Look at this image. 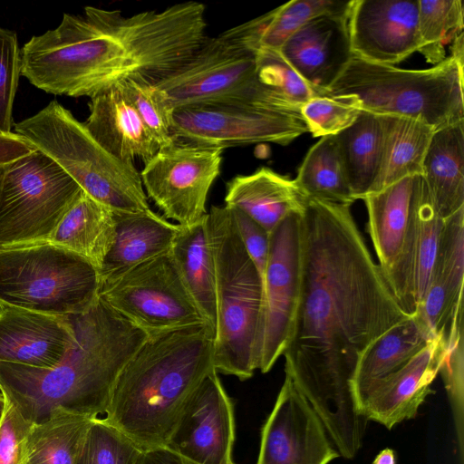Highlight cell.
I'll use <instances>...</instances> for the list:
<instances>
[{
	"mask_svg": "<svg viewBox=\"0 0 464 464\" xmlns=\"http://www.w3.org/2000/svg\"><path fill=\"white\" fill-rule=\"evenodd\" d=\"M351 5L352 0H292L220 35L254 53L261 48L278 50L310 20L325 14L346 12Z\"/></svg>",
	"mask_w": 464,
	"mask_h": 464,
	"instance_id": "obj_27",
	"label": "cell"
},
{
	"mask_svg": "<svg viewBox=\"0 0 464 464\" xmlns=\"http://www.w3.org/2000/svg\"><path fill=\"white\" fill-rule=\"evenodd\" d=\"M362 111L351 96H317L301 107V115L314 137L337 135L348 128Z\"/></svg>",
	"mask_w": 464,
	"mask_h": 464,
	"instance_id": "obj_41",
	"label": "cell"
},
{
	"mask_svg": "<svg viewBox=\"0 0 464 464\" xmlns=\"http://www.w3.org/2000/svg\"><path fill=\"white\" fill-rule=\"evenodd\" d=\"M82 188L38 150L4 166L0 248L50 239Z\"/></svg>",
	"mask_w": 464,
	"mask_h": 464,
	"instance_id": "obj_10",
	"label": "cell"
},
{
	"mask_svg": "<svg viewBox=\"0 0 464 464\" xmlns=\"http://www.w3.org/2000/svg\"><path fill=\"white\" fill-rule=\"evenodd\" d=\"M3 171H4V166H0V182H1L2 175H3Z\"/></svg>",
	"mask_w": 464,
	"mask_h": 464,
	"instance_id": "obj_50",
	"label": "cell"
},
{
	"mask_svg": "<svg viewBox=\"0 0 464 464\" xmlns=\"http://www.w3.org/2000/svg\"><path fill=\"white\" fill-rule=\"evenodd\" d=\"M118 87L123 90L160 148L174 142L172 127L175 110L156 84L131 81Z\"/></svg>",
	"mask_w": 464,
	"mask_h": 464,
	"instance_id": "obj_38",
	"label": "cell"
},
{
	"mask_svg": "<svg viewBox=\"0 0 464 464\" xmlns=\"http://www.w3.org/2000/svg\"><path fill=\"white\" fill-rule=\"evenodd\" d=\"M136 464H197L168 446L141 450Z\"/></svg>",
	"mask_w": 464,
	"mask_h": 464,
	"instance_id": "obj_46",
	"label": "cell"
},
{
	"mask_svg": "<svg viewBox=\"0 0 464 464\" xmlns=\"http://www.w3.org/2000/svg\"><path fill=\"white\" fill-rule=\"evenodd\" d=\"M421 176L442 218L464 208V120L435 130Z\"/></svg>",
	"mask_w": 464,
	"mask_h": 464,
	"instance_id": "obj_26",
	"label": "cell"
},
{
	"mask_svg": "<svg viewBox=\"0 0 464 464\" xmlns=\"http://www.w3.org/2000/svg\"><path fill=\"white\" fill-rule=\"evenodd\" d=\"M140 451L116 428L96 418L75 464H136Z\"/></svg>",
	"mask_w": 464,
	"mask_h": 464,
	"instance_id": "obj_40",
	"label": "cell"
},
{
	"mask_svg": "<svg viewBox=\"0 0 464 464\" xmlns=\"http://www.w3.org/2000/svg\"><path fill=\"white\" fill-rule=\"evenodd\" d=\"M372 464H396V456L392 449L382 450L374 459Z\"/></svg>",
	"mask_w": 464,
	"mask_h": 464,
	"instance_id": "obj_48",
	"label": "cell"
},
{
	"mask_svg": "<svg viewBox=\"0 0 464 464\" xmlns=\"http://www.w3.org/2000/svg\"><path fill=\"white\" fill-rule=\"evenodd\" d=\"M114 238L113 211L82 189L48 241L84 258L99 273Z\"/></svg>",
	"mask_w": 464,
	"mask_h": 464,
	"instance_id": "obj_29",
	"label": "cell"
},
{
	"mask_svg": "<svg viewBox=\"0 0 464 464\" xmlns=\"http://www.w3.org/2000/svg\"><path fill=\"white\" fill-rule=\"evenodd\" d=\"M227 208L231 211L240 240L256 268L263 285L269 252V233L243 211L236 208Z\"/></svg>",
	"mask_w": 464,
	"mask_h": 464,
	"instance_id": "obj_43",
	"label": "cell"
},
{
	"mask_svg": "<svg viewBox=\"0 0 464 464\" xmlns=\"http://www.w3.org/2000/svg\"><path fill=\"white\" fill-rule=\"evenodd\" d=\"M301 214L285 217L269 234L256 370L269 372L289 339L301 288Z\"/></svg>",
	"mask_w": 464,
	"mask_h": 464,
	"instance_id": "obj_14",
	"label": "cell"
},
{
	"mask_svg": "<svg viewBox=\"0 0 464 464\" xmlns=\"http://www.w3.org/2000/svg\"><path fill=\"white\" fill-rule=\"evenodd\" d=\"M444 218L439 214L423 179L417 211V232L411 251V290L416 311L427 292Z\"/></svg>",
	"mask_w": 464,
	"mask_h": 464,
	"instance_id": "obj_36",
	"label": "cell"
},
{
	"mask_svg": "<svg viewBox=\"0 0 464 464\" xmlns=\"http://www.w3.org/2000/svg\"><path fill=\"white\" fill-rule=\"evenodd\" d=\"M307 131L302 116L250 105L201 104L173 113L174 141L222 150L262 142L287 145Z\"/></svg>",
	"mask_w": 464,
	"mask_h": 464,
	"instance_id": "obj_15",
	"label": "cell"
},
{
	"mask_svg": "<svg viewBox=\"0 0 464 464\" xmlns=\"http://www.w3.org/2000/svg\"><path fill=\"white\" fill-rule=\"evenodd\" d=\"M31 426L7 401L0 422V464H22L24 443Z\"/></svg>",
	"mask_w": 464,
	"mask_h": 464,
	"instance_id": "obj_44",
	"label": "cell"
},
{
	"mask_svg": "<svg viewBox=\"0 0 464 464\" xmlns=\"http://www.w3.org/2000/svg\"><path fill=\"white\" fill-rule=\"evenodd\" d=\"M98 296L149 335L207 323L169 252L101 279Z\"/></svg>",
	"mask_w": 464,
	"mask_h": 464,
	"instance_id": "obj_11",
	"label": "cell"
},
{
	"mask_svg": "<svg viewBox=\"0 0 464 464\" xmlns=\"http://www.w3.org/2000/svg\"><path fill=\"white\" fill-rule=\"evenodd\" d=\"M421 175L406 177L367 194V231L379 266L393 295L409 315L416 313L411 290V251L417 232Z\"/></svg>",
	"mask_w": 464,
	"mask_h": 464,
	"instance_id": "obj_12",
	"label": "cell"
},
{
	"mask_svg": "<svg viewBox=\"0 0 464 464\" xmlns=\"http://www.w3.org/2000/svg\"><path fill=\"white\" fill-rule=\"evenodd\" d=\"M326 96H351L363 111L419 119L436 130L464 120L463 66L451 56L424 70L353 56Z\"/></svg>",
	"mask_w": 464,
	"mask_h": 464,
	"instance_id": "obj_7",
	"label": "cell"
},
{
	"mask_svg": "<svg viewBox=\"0 0 464 464\" xmlns=\"http://www.w3.org/2000/svg\"><path fill=\"white\" fill-rule=\"evenodd\" d=\"M464 34L463 32L452 41L451 57L461 66H464Z\"/></svg>",
	"mask_w": 464,
	"mask_h": 464,
	"instance_id": "obj_47",
	"label": "cell"
},
{
	"mask_svg": "<svg viewBox=\"0 0 464 464\" xmlns=\"http://www.w3.org/2000/svg\"><path fill=\"white\" fill-rule=\"evenodd\" d=\"M169 254L185 288L204 320L216 333L215 269L208 237L207 216L191 226L179 225Z\"/></svg>",
	"mask_w": 464,
	"mask_h": 464,
	"instance_id": "obj_30",
	"label": "cell"
},
{
	"mask_svg": "<svg viewBox=\"0 0 464 464\" xmlns=\"http://www.w3.org/2000/svg\"><path fill=\"white\" fill-rule=\"evenodd\" d=\"M256 63L260 82L300 110L309 100L324 96L309 84L278 50L259 49L256 53Z\"/></svg>",
	"mask_w": 464,
	"mask_h": 464,
	"instance_id": "obj_37",
	"label": "cell"
},
{
	"mask_svg": "<svg viewBox=\"0 0 464 464\" xmlns=\"http://www.w3.org/2000/svg\"><path fill=\"white\" fill-rule=\"evenodd\" d=\"M384 142L378 177L369 193L406 178L421 175L423 159L435 128L410 117L381 115ZM368 193V194H369Z\"/></svg>",
	"mask_w": 464,
	"mask_h": 464,
	"instance_id": "obj_31",
	"label": "cell"
},
{
	"mask_svg": "<svg viewBox=\"0 0 464 464\" xmlns=\"http://www.w3.org/2000/svg\"><path fill=\"white\" fill-rule=\"evenodd\" d=\"M434 338L413 314L375 341L361 358L353 377V393L360 412L372 389L405 365Z\"/></svg>",
	"mask_w": 464,
	"mask_h": 464,
	"instance_id": "obj_28",
	"label": "cell"
},
{
	"mask_svg": "<svg viewBox=\"0 0 464 464\" xmlns=\"http://www.w3.org/2000/svg\"><path fill=\"white\" fill-rule=\"evenodd\" d=\"M222 149L175 140L160 147L140 172L143 188L166 219L191 226L208 212V195L218 177Z\"/></svg>",
	"mask_w": 464,
	"mask_h": 464,
	"instance_id": "obj_13",
	"label": "cell"
},
{
	"mask_svg": "<svg viewBox=\"0 0 464 464\" xmlns=\"http://www.w3.org/2000/svg\"><path fill=\"white\" fill-rule=\"evenodd\" d=\"M21 75V50L16 34L0 26V134L13 127V106Z\"/></svg>",
	"mask_w": 464,
	"mask_h": 464,
	"instance_id": "obj_42",
	"label": "cell"
},
{
	"mask_svg": "<svg viewBox=\"0 0 464 464\" xmlns=\"http://www.w3.org/2000/svg\"><path fill=\"white\" fill-rule=\"evenodd\" d=\"M35 149L14 132L0 134V166L9 164Z\"/></svg>",
	"mask_w": 464,
	"mask_h": 464,
	"instance_id": "obj_45",
	"label": "cell"
},
{
	"mask_svg": "<svg viewBox=\"0 0 464 464\" xmlns=\"http://www.w3.org/2000/svg\"><path fill=\"white\" fill-rule=\"evenodd\" d=\"M445 345V334H438L405 365L379 382L362 402V415L388 430L414 419L426 397L433 392L431 384L439 374Z\"/></svg>",
	"mask_w": 464,
	"mask_h": 464,
	"instance_id": "obj_20",
	"label": "cell"
},
{
	"mask_svg": "<svg viewBox=\"0 0 464 464\" xmlns=\"http://www.w3.org/2000/svg\"><path fill=\"white\" fill-rule=\"evenodd\" d=\"M14 133L51 158L90 197L113 212L150 210L134 165L111 155L56 101L14 124Z\"/></svg>",
	"mask_w": 464,
	"mask_h": 464,
	"instance_id": "obj_6",
	"label": "cell"
},
{
	"mask_svg": "<svg viewBox=\"0 0 464 464\" xmlns=\"http://www.w3.org/2000/svg\"><path fill=\"white\" fill-rule=\"evenodd\" d=\"M84 125L111 155L123 163L149 162L160 145L121 87L91 98Z\"/></svg>",
	"mask_w": 464,
	"mask_h": 464,
	"instance_id": "obj_23",
	"label": "cell"
},
{
	"mask_svg": "<svg viewBox=\"0 0 464 464\" xmlns=\"http://www.w3.org/2000/svg\"><path fill=\"white\" fill-rule=\"evenodd\" d=\"M208 323L149 335L122 369L102 418L140 450L167 446L203 379L215 370Z\"/></svg>",
	"mask_w": 464,
	"mask_h": 464,
	"instance_id": "obj_4",
	"label": "cell"
},
{
	"mask_svg": "<svg viewBox=\"0 0 464 464\" xmlns=\"http://www.w3.org/2000/svg\"><path fill=\"white\" fill-rule=\"evenodd\" d=\"M207 231L216 283L214 368L217 372L245 381L256 370V350L263 307L262 281L226 205L210 208Z\"/></svg>",
	"mask_w": 464,
	"mask_h": 464,
	"instance_id": "obj_5",
	"label": "cell"
},
{
	"mask_svg": "<svg viewBox=\"0 0 464 464\" xmlns=\"http://www.w3.org/2000/svg\"><path fill=\"white\" fill-rule=\"evenodd\" d=\"M305 200L294 179L266 167L237 175L226 185L225 205L243 211L269 234L288 215L302 213Z\"/></svg>",
	"mask_w": 464,
	"mask_h": 464,
	"instance_id": "obj_24",
	"label": "cell"
},
{
	"mask_svg": "<svg viewBox=\"0 0 464 464\" xmlns=\"http://www.w3.org/2000/svg\"><path fill=\"white\" fill-rule=\"evenodd\" d=\"M294 180L305 198L344 205L355 201L335 135L322 137L309 149Z\"/></svg>",
	"mask_w": 464,
	"mask_h": 464,
	"instance_id": "obj_34",
	"label": "cell"
},
{
	"mask_svg": "<svg viewBox=\"0 0 464 464\" xmlns=\"http://www.w3.org/2000/svg\"><path fill=\"white\" fill-rule=\"evenodd\" d=\"M113 214L115 238L99 271L100 280L168 253L179 229V224L168 221L151 209Z\"/></svg>",
	"mask_w": 464,
	"mask_h": 464,
	"instance_id": "obj_25",
	"label": "cell"
},
{
	"mask_svg": "<svg viewBox=\"0 0 464 464\" xmlns=\"http://www.w3.org/2000/svg\"><path fill=\"white\" fill-rule=\"evenodd\" d=\"M234 405L216 370L200 382L168 447L197 464H235Z\"/></svg>",
	"mask_w": 464,
	"mask_h": 464,
	"instance_id": "obj_17",
	"label": "cell"
},
{
	"mask_svg": "<svg viewBox=\"0 0 464 464\" xmlns=\"http://www.w3.org/2000/svg\"><path fill=\"white\" fill-rule=\"evenodd\" d=\"M349 12L350 9L325 14L310 20L278 49L295 70L324 95L353 57Z\"/></svg>",
	"mask_w": 464,
	"mask_h": 464,
	"instance_id": "obj_19",
	"label": "cell"
},
{
	"mask_svg": "<svg viewBox=\"0 0 464 464\" xmlns=\"http://www.w3.org/2000/svg\"><path fill=\"white\" fill-rule=\"evenodd\" d=\"M93 420L63 408L53 409L44 421L32 424L22 464H75Z\"/></svg>",
	"mask_w": 464,
	"mask_h": 464,
	"instance_id": "obj_33",
	"label": "cell"
},
{
	"mask_svg": "<svg viewBox=\"0 0 464 464\" xmlns=\"http://www.w3.org/2000/svg\"><path fill=\"white\" fill-rule=\"evenodd\" d=\"M205 14L197 1L129 16L94 6L63 14L46 43L47 72L63 95L73 98L91 99L131 81L156 84L201 46Z\"/></svg>",
	"mask_w": 464,
	"mask_h": 464,
	"instance_id": "obj_2",
	"label": "cell"
},
{
	"mask_svg": "<svg viewBox=\"0 0 464 464\" xmlns=\"http://www.w3.org/2000/svg\"><path fill=\"white\" fill-rule=\"evenodd\" d=\"M156 85L174 110L201 104L250 105L301 116V110L260 82L256 53L208 37L179 69Z\"/></svg>",
	"mask_w": 464,
	"mask_h": 464,
	"instance_id": "obj_9",
	"label": "cell"
},
{
	"mask_svg": "<svg viewBox=\"0 0 464 464\" xmlns=\"http://www.w3.org/2000/svg\"><path fill=\"white\" fill-rule=\"evenodd\" d=\"M74 340L70 315L0 304V362L51 368L63 360Z\"/></svg>",
	"mask_w": 464,
	"mask_h": 464,
	"instance_id": "obj_21",
	"label": "cell"
},
{
	"mask_svg": "<svg viewBox=\"0 0 464 464\" xmlns=\"http://www.w3.org/2000/svg\"><path fill=\"white\" fill-rule=\"evenodd\" d=\"M463 304L457 309L446 334L445 351L439 373L441 374L451 403L460 449L463 445Z\"/></svg>",
	"mask_w": 464,
	"mask_h": 464,
	"instance_id": "obj_39",
	"label": "cell"
},
{
	"mask_svg": "<svg viewBox=\"0 0 464 464\" xmlns=\"http://www.w3.org/2000/svg\"><path fill=\"white\" fill-rule=\"evenodd\" d=\"M6 406H7V401L5 397V395L2 392H0V422L5 415Z\"/></svg>",
	"mask_w": 464,
	"mask_h": 464,
	"instance_id": "obj_49",
	"label": "cell"
},
{
	"mask_svg": "<svg viewBox=\"0 0 464 464\" xmlns=\"http://www.w3.org/2000/svg\"><path fill=\"white\" fill-rule=\"evenodd\" d=\"M98 270L49 241L0 248V304L69 316L98 298Z\"/></svg>",
	"mask_w": 464,
	"mask_h": 464,
	"instance_id": "obj_8",
	"label": "cell"
},
{
	"mask_svg": "<svg viewBox=\"0 0 464 464\" xmlns=\"http://www.w3.org/2000/svg\"><path fill=\"white\" fill-rule=\"evenodd\" d=\"M338 457L322 421L285 375L261 430L256 464H328Z\"/></svg>",
	"mask_w": 464,
	"mask_h": 464,
	"instance_id": "obj_16",
	"label": "cell"
},
{
	"mask_svg": "<svg viewBox=\"0 0 464 464\" xmlns=\"http://www.w3.org/2000/svg\"><path fill=\"white\" fill-rule=\"evenodd\" d=\"M70 316L75 340L56 365L0 362V391L29 423L44 421L55 408L92 419L105 414L120 373L149 336L99 296Z\"/></svg>",
	"mask_w": 464,
	"mask_h": 464,
	"instance_id": "obj_3",
	"label": "cell"
},
{
	"mask_svg": "<svg viewBox=\"0 0 464 464\" xmlns=\"http://www.w3.org/2000/svg\"><path fill=\"white\" fill-rule=\"evenodd\" d=\"M418 0H352L348 26L353 56L394 65L420 46Z\"/></svg>",
	"mask_w": 464,
	"mask_h": 464,
	"instance_id": "obj_18",
	"label": "cell"
},
{
	"mask_svg": "<svg viewBox=\"0 0 464 464\" xmlns=\"http://www.w3.org/2000/svg\"><path fill=\"white\" fill-rule=\"evenodd\" d=\"M409 316L372 258L351 205L306 198L300 296L283 355L285 375L331 437L362 426L353 387L357 365Z\"/></svg>",
	"mask_w": 464,
	"mask_h": 464,
	"instance_id": "obj_1",
	"label": "cell"
},
{
	"mask_svg": "<svg viewBox=\"0 0 464 464\" xmlns=\"http://www.w3.org/2000/svg\"><path fill=\"white\" fill-rule=\"evenodd\" d=\"M418 52L436 65L446 59L445 45L462 33L463 4L460 0H418Z\"/></svg>",
	"mask_w": 464,
	"mask_h": 464,
	"instance_id": "obj_35",
	"label": "cell"
},
{
	"mask_svg": "<svg viewBox=\"0 0 464 464\" xmlns=\"http://www.w3.org/2000/svg\"><path fill=\"white\" fill-rule=\"evenodd\" d=\"M464 282V208L444 219L425 296L414 314L433 337L445 334L460 304Z\"/></svg>",
	"mask_w": 464,
	"mask_h": 464,
	"instance_id": "obj_22",
	"label": "cell"
},
{
	"mask_svg": "<svg viewBox=\"0 0 464 464\" xmlns=\"http://www.w3.org/2000/svg\"><path fill=\"white\" fill-rule=\"evenodd\" d=\"M335 137L353 197L362 199L381 168L384 142L381 115L362 110L353 123Z\"/></svg>",
	"mask_w": 464,
	"mask_h": 464,
	"instance_id": "obj_32",
	"label": "cell"
}]
</instances>
